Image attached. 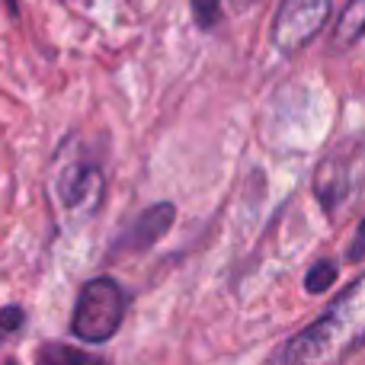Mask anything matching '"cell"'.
I'll use <instances>...</instances> for the list:
<instances>
[{
    "instance_id": "7c38bea8",
    "label": "cell",
    "mask_w": 365,
    "mask_h": 365,
    "mask_svg": "<svg viewBox=\"0 0 365 365\" xmlns=\"http://www.w3.org/2000/svg\"><path fill=\"white\" fill-rule=\"evenodd\" d=\"M362 259H365V218L359 221V227H356L353 240L346 247V263H362Z\"/></svg>"
},
{
    "instance_id": "30bf717a",
    "label": "cell",
    "mask_w": 365,
    "mask_h": 365,
    "mask_svg": "<svg viewBox=\"0 0 365 365\" xmlns=\"http://www.w3.org/2000/svg\"><path fill=\"white\" fill-rule=\"evenodd\" d=\"M189 6H192V16L202 29H212L221 16V0H189Z\"/></svg>"
},
{
    "instance_id": "3957f363",
    "label": "cell",
    "mask_w": 365,
    "mask_h": 365,
    "mask_svg": "<svg viewBox=\"0 0 365 365\" xmlns=\"http://www.w3.org/2000/svg\"><path fill=\"white\" fill-rule=\"evenodd\" d=\"M330 16V0H282L272 19V45L282 55L302 51Z\"/></svg>"
},
{
    "instance_id": "ba28073f",
    "label": "cell",
    "mask_w": 365,
    "mask_h": 365,
    "mask_svg": "<svg viewBox=\"0 0 365 365\" xmlns=\"http://www.w3.org/2000/svg\"><path fill=\"white\" fill-rule=\"evenodd\" d=\"M365 36V0H349L334 29V48H349Z\"/></svg>"
},
{
    "instance_id": "4fadbf2b",
    "label": "cell",
    "mask_w": 365,
    "mask_h": 365,
    "mask_svg": "<svg viewBox=\"0 0 365 365\" xmlns=\"http://www.w3.org/2000/svg\"><path fill=\"white\" fill-rule=\"evenodd\" d=\"M4 4H6V13L16 19V16H19V0H4Z\"/></svg>"
},
{
    "instance_id": "7a4b0ae2",
    "label": "cell",
    "mask_w": 365,
    "mask_h": 365,
    "mask_svg": "<svg viewBox=\"0 0 365 365\" xmlns=\"http://www.w3.org/2000/svg\"><path fill=\"white\" fill-rule=\"evenodd\" d=\"M125 308H128V298L122 292V285L109 276H96L77 295L71 330L83 343H93V346L106 343L119 334L122 321H125Z\"/></svg>"
},
{
    "instance_id": "8992f818",
    "label": "cell",
    "mask_w": 365,
    "mask_h": 365,
    "mask_svg": "<svg viewBox=\"0 0 365 365\" xmlns=\"http://www.w3.org/2000/svg\"><path fill=\"white\" fill-rule=\"evenodd\" d=\"M314 195L327 212H336L340 199L346 195V167L334 164V160H324L314 173Z\"/></svg>"
},
{
    "instance_id": "6da1fadb",
    "label": "cell",
    "mask_w": 365,
    "mask_h": 365,
    "mask_svg": "<svg viewBox=\"0 0 365 365\" xmlns=\"http://www.w3.org/2000/svg\"><path fill=\"white\" fill-rule=\"evenodd\" d=\"M365 346V276L282 349L285 365H343Z\"/></svg>"
},
{
    "instance_id": "8fae6325",
    "label": "cell",
    "mask_w": 365,
    "mask_h": 365,
    "mask_svg": "<svg viewBox=\"0 0 365 365\" xmlns=\"http://www.w3.org/2000/svg\"><path fill=\"white\" fill-rule=\"evenodd\" d=\"M26 324V311L19 308V304H6L4 311H0V340L10 334H19Z\"/></svg>"
},
{
    "instance_id": "52a82bcc",
    "label": "cell",
    "mask_w": 365,
    "mask_h": 365,
    "mask_svg": "<svg viewBox=\"0 0 365 365\" xmlns=\"http://www.w3.org/2000/svg\"><path fill=\"white\" fill-rule=\"evenodd\" d=\"M36 365H109V359L68 343H42L36 353Z\"/></svg>"
},
{
    "instance_id": "5b68a950",
    "label": "cell",
    "mask_w": 365,
    "mask_h": 365,
    "mask_svg": "<svg viewBox=\"0 0 365 365\" xmlns=\"http://www.w3.org/2000/svg\"><path fill=\"white\" fill-rule=\"evenodd\" d=\"M100 192V170L93 164H68L58 180V195L68 208H77Z\"/></svg>"
},
{
    "instance_id": "9c48e42d",
    "label": "cell",
    "mask_w": 365,
    "mask_h": 365,
    "mask_svg": "<svg viewBox=\"0 0 365 365\" xmlns=\"http://www.w3.org/2000/svg\"><path fill=\"white\" fill-rule=\"evenodd\" d=\"M336 272H340L336 269V259H317V263H311L308 276H304V289L311 295H324L336 282Z\"/></svg>"
},
{
    "instance_id": "277c9868",
    "label": "cell",
    "mask_w": 365,
    "mask_h": 365,
    "mask_svg": "<svg viewBox=\"0 0 365 365\" xmlns=\"http://www.w3.org/2000/svg\"><path fill=\"white\" fill-rule=\"evenodd\" d=\"M173 215H177V208H173L170 202L145 208V212L122 231V237L115 240V253H141V250H148V247H154L170 231Z\"/></svg>"
}]
</instances>
